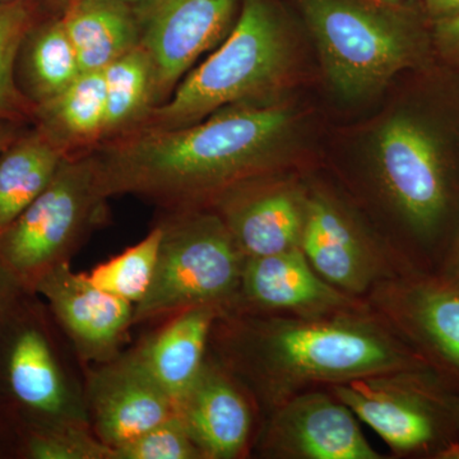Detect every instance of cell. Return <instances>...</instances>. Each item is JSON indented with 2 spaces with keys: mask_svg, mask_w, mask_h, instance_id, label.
Here are the masks:
<instances>
[{
  "mask_svg": "<svg viewBox=\"0 0 459 459\" xmlns=\"http://www.w3.org/2000/svg\"><path fill=\"white\" fill-rule=\"evenodd\" d=\"M291 126L285 108L234 105L179 128L128 133L91 152L105 198L132 195L168 211L190 210L258 177Z\"/></svg>",
  "mask_w": 459,
  "mask_h": 459,
  "instance_id": "1",
  "label": "cell"
},
{
  "mask_svg": "<svg viewBox=\"0 0 459 459\" xmlns=\"http://www.w3.org/2000/svg\"><path fill=\"white\" fill-rule=\"evenodd\" d=\"M291 65V39L276 5L272 0H243L222 44L190 69L137 131L179 128L223 108L263 105L282 89Z\"/></svg>",
  "mask_w": 459,
  "mask_h": 459,
  "instance_id": "2",
  "label": "cell"
},
{
  "mask_svg": "<svg viewBox=\"0 0 459 459\" xmlns=\"http://www.w3.org/2000/svg\"><path fill=\"white\" fill-rule=\"evenodd\" d=\"M332 89L347 101L377 95L421 63L427 42L415 23L355 0H300Z\"/></svg>",
  "mask_w": 459,
  "mask_h": 459,
  "instance_id": "3",
  "label": "cell"
},
{
  "mask_svg": "<svg viewBox=\"0 0 459 459\" xmlns=\"http://www.w3.org/2000/svg\"><path fill=\"white\" fill-rule=\"evenodd\" d=\"M159 225L155 276L134 307L133 323L216 305L238 289L247 258L221 216L198 208L169 211Z\"/></svg>",
  "mask_w": 459,
  "mask_h": 459,
  "instance_id": "4",
  "label": "cell"
},
{
  "mask_svg": "<svg viewBox=\"0 0 459 459\" xmlns=\"http://www.w3.org/2000/svg\"><path fill=\"white\" fill-rule=\"evenodd\" d=\"M107 198L100 190L92 152L68 156L44 192L0 230V268L35 289L99 220Z\"/></svg>",
  "mask_w": 459,
  "mask_h": 459,
  "instance_id": "5",
  "label": "cell"
},
{
  "mask_svg": "<svg viewBox=\"0 0 459 459\" xmlns=\"http://www.w3.org/2000/svg\"><path fill=\"white\" fill-rule=\"evenodd\" d=\"M253 343L265 370L292 382H347L402 369L410 362L385 333L347 319L271 323L259 329Z\"/></svg>",
  "mask_w": 459,
  "mask_h": 459,
  "instance_id": "6",
  "label": "cell"
},
{
  "mask_svg": "<svg viewBox=\"0 0 459 459\" xmlns=\"http://www.w3.org/2000/svg\"><path fill=\"white\" fill-rule=\"evenodd\" d=\"M374 159L402 217L419 234L433 232L448 204L446 160L433 129L413 115H394L377 133Z\"/></svg>",
  "mask_w": 459,
  "mask_h": 459,
  "instance_id": "7",
  "label": "cell"
},
{
  "mask_svg": "<svg viewBox=\"0 0 459 459\" xmlns=\"http://www.w3.org/2000/svg\"><path fill=\"white\" fill-rule=\"evenodd\" d=\"M141 45L156 74L157 102L168 101L202 54L225 40L237 0H137Z\"/></svg>",
  "mask_w": 459,
  "mask_h": 459,
  "instance_id": "8",
  "label": "cell"
},
{
  "mask_svg": "<svg viewBox=\"0 0 459 459\" xmlns=\"http://www.w3.org/2000/svg\"><path fill=\"white\" fill-rule=\"evenodd\" d=\"M96 437L111 449L131 442L175 413L140 350L105 365L90 382Z\"/></svg>",
  "mask_w": 459,
  "mask_h": 459,
  "instance_id": "9",
  "label": "cell"
},
{
  "mask_svg": "<svg viewBox=\"0 0 459 459\" xmlns=\"http://www.w3.org/2000/svg\"><path fill=\"white\" fill-rule=\"evenodd\" d=\"M35 290L49 301L84 359L108 361L114 358L133 325L135 305L101 291L87 273L72 271L68 262L48 272Z\"/></svg>",
  "mask_w": 459,
  "mask_h": 459,
  "instance_id": "10",
  "label": "cell"
},
{
  "mask_svg": "<svg viewBox=\"0 0 459 459\" xmlns=\"http://www.w3.org/2000/svg\"><path fill=\"white\" fill-rule=\"evenodd\" d=\"M272 446L307 459H376L353 412L340 400L312 394L296 397L272 424Z\"/></svg>",
  "mask_w": 459,
  "mask_h": 459,
  "instance_id": "11",
  "label": "cell"
},
{
  "mask_svg": "<svg viewBox=\"0 0 459 459\" xmlns=\"http://www.w3.org/2000/svg\"><path fill=\"white\" fill-rule=\"evenodd\" d=\"M202 457L229 459L243 451L250 433L249 406L219 371L204 367L175 406Z\"/></svg>",
  "mask_w": 459,
  "mask_h": 459,
  "instance_id": "12",
  "label": "cell"
},
{
  "mask_svg": "<svg viewBox=\"0 0 459 459\" xmlns=\"http://www.w3.org/2000/svg\"><path fill=\"white\" fill-rule=\"evenodd\" d=\"M220 205L221 219L246 258L300 247L305 208L285 190H256L241 184L225 193Z\"/></svg>",
  "mask_w": 459,
  "mask_h": 459,
  "instance_id": "13",
  "label": "cell"
},
{
  "mask_svg": "<svg viewBox=\"0 0 459 459\" xmlns=\"http://www.w3.org/2000/svg\"><path fill=\"white\" fill-rule=\"evenodd\" d=\"M240 285L253 303L277 309L323 312L349 301L316 273L301 247L247 258Z\"/></svg>",
  "mask_w": 459,
  "mask_h": 459,
  "instance_id": "14",
  "label": "cell"
},
{
  "mask_svg": "<svg viewBox=\"0 0 459 459\" xmlns=\"http://www.w3.org/2000/svg\"><path fill=\"white\" fill-rule=\"evenodd\" d=\"M81 71H104L141 44L134 4L126 0H69L57 11Z\"/></svg>",
  "mask_w": 459,
  "mask_h": 459,
  "instance_id": "15",
  "label": "cell"
},
{
  "mask_svg": "<svg viewBox=\"0 0 459 459\" xmlns=\"http://www.w3.org/2000/svg\"><path fill=\"white\" fill-rule=\"evenodd\" d=\"M338 400L397 451H411L430 442L435 422L416 395L365 377L336 386Z\"/></svg>",
  "mask_w": 459,
  "mask_h": 459,
  "instance_id": "16",
  "label": "cell"
},
{
  "mask_svg": "<svg viewBox=\"0 0 459 459\" xmlns=\"http://www.w3.org/2000/svg\"><path fill=\"white\" fill-rule=\"evenodd\" d=\"M300 247L322 279L349 291H360L370 264L355 230L333 205L313 199L305 207Z\"/></svg>",
  "mask_w": 459,
  "mask_h": 459,
  "instance_id": "17",
  "label": "cell"
},
{
  "mask_svg": "<svg viewBox=\"0 0 459 459\" xmlns=\"http://www.w3.org/2000/svg\"><path fill=\"white\" fill-rule=\"evenodd\" d=\"M216 305H198L174 314L170 323L141 347L148 369L175 406L204 369L208 334Z\"/></svg>",
  "mask_w": 459,
  "mask_h": 459,
  "instance_id": "18",
  "label": "cell"
},
{
  "mask_svg": "<svg viewBox=\"0 0 459 459\" xmlns=\"http://www.w3.org/2000/svg\"><path fill=\"white\" fill-rule=\"evenodd\" d=\"M104 72H82L74 83L36 107L33 122L69 156L90 152L104 140Z\"/></svg>",
  "mask_w": 459,
  "mask_h": 459,
  "instance_id": "19",
  "label": "cell"
},
{
  "mask_svg": "<svg viewBox=\"0 0 459 459\" xmlns=\"http://www.w3.org/2000/svg\"><path fill=\"white\" fill-rule=\"evenodd\" d=\"M68 156L38 126L23 132L0 155V230L44 192Z\"/></svg>",
  "mask_w": 459,
  "mask_h": 459,
  "instance_id": "20",
  "label": "cell"
},
{
  "mask_svg": "<svg viewBox=\"0 0 459 459\" xmlns=\"http://www.w3.org/2000/svg\"><path fill=\"white\" fill-rule=\"evenodd\" d=\"M21 89L36 107L50 101L82 74L60 17L38 21L20 51Z\"/></svg>",
  "mask_w": 459,
  "mask_h": 459,
  "instance_id": "21",
  "label": "cell"
},
{
  "mask_svg": "<svg viewBox=\"0 0 459 459\" xmlns=\"http://www.w3.org/2000/svg\"><path fill=\"white\" fill-rule=\"evenodd\" d=\"M9 382L18 400L49 416L80 421L49 344L40 332L20 334L9 359Z\"/></svg>",
  "mask_w": 459,
  "mask_h": 459,
  "instance_id": "22",
  "label": "cell"
},
{
  "mask_svg": "<svg viewBox=\"0 0 459 459\" xmlns=\"http://www.w3.org/2000/svg\"><path fill=\"white\" fill-rule=\"evenodd\" d=\"M102 72L107 89L102 142H107L140 129L159 102L155 68L141 44Z\"/></svg>",
  "mask_w": 459,
  "mask_h": 459,
  "instance_id": "23",
  "label": "cell"
},
{
  "mask_svg": "<svg viewBox=\"0 0 459 459\" xmlns=\"http://www.w3.org/2000/svg\"><path fill=\"white\" fill-rule=\"evenodd\" d=\"M38 22L36 0L0 3V117L26 123L36 105L17 82L16 65L27 33Z\"/></svg>",
  "mask_w": 459,
  "mask_h": 459,
  "instance_id": "24",
  "label": "cell"
},
{
  "mask_svg": "<svg viewBox=\"0 0 459 459\" xmlns=\"http://www.w3.org/2000/svg\"><path fill=\"white\" fill-rule=\"evenodd\" d=\"M162 230L157 225L143 240L93 268L87 276L101 291L133 305L146 296L159 261Z\"/></svg>",
  "mask_w": 459,
  "mask_h": 459,
  "instance_id": "25",
  "label": "cell"
},
{
  "mask_svg": "<svg viewBox=\"0 0 459 459\" xmlns=\"http://www.w3.org/2000/svg\"><path fill=\"white\" fill-rule=\"evenodd\" d=\"M413 319L446 360L459 368V291L428 287L415 296Z\"/></svg>",
  "mask_w": 459,
  "mask_h": 459,
  "instance_id": "26",
  "label": "cell"
},
{
  "mask_svg": "<svg viewBox=\"0 0 459 459\" xmlns=\"http://www.w3.org/2000/svg\"><path fill=\"white\" fill-rule=\"evenodd\" d=\"M202 458L192 437L175 411L161 424L113 449V459H195Z\"/></svg>",
  "mask_w": 459,
  "mask_h": 459,
  "instance_id": "27",
  "label": "cell"
},
{
  "mask_svg": "<svg viewBox=\"0 0 459 459\" xmlns=\"http://www.w3.org/2000/svg\"><path fill=\"white\" fill-rule=\"evenodd\" d=\"M29 453L36 459H113V449L87 433L80 421L33 435Z\"/></svg>",
  "mask_w": 459,
  "mask_h": 459,
  "instance_id": "28",
  "label": "cell"
},
{
  "mask_svg": "<svg viewBox=\"0 0 459 459\" xmlns=\"http://www.w3.org/2000/svg\"><path fill=\"white\" fill-rule=\"evenodd\" d=\"M434 41L446 59L459 65V13L434 21Z\"/></svg>",
  "mask_w": 459,
  "mask_h": 459,
  "instance_id": "29",
  "label": "cell"
},
{
  "mask_svg": "<svg viewBox=\"0 0 459 459\" xmlns=\"http://www.w3.org/2000/svg\"><path fill=\"white\" fill-rule=\"evenodd\" d=\"M425 9L433 21L459 13V0H425Z\"/></svg>",
  "mask_w": 459,
  "mask_h": 459,
  "instance_id": "30",
  "label": "cell"
},
{
  "mask_svg": "<svg viewBox=\"0 0 459 459\" xmlns=\"http://www.w3.org/2000/svg\"><path fill=\"white\" fill-rule=\"evenodd\" d=\"M22 123L0 117V155L23 133Z\"/></svg>",
  "mask_w": 459,
  "mask_h": 459,
  "instance_id": "31",
  "label": "cell"
},
{
  "mask_svg": "<svg viewBox=\"0 0 459 459\" xmlns=\"http://www.w3.org/2000/svg\"><path fill=\"white\" fill-rule=\"evenodd\" d=\"M440 458L459 459V444H452L446 451L440 453Z\"/></svg>",
  "mask_w": 459,
  "mask_h": 459,
  "instance_id": "32",
  "label": "cell"
},
{
  "mask_svg": "<svg viewBox=\"0 0 459 459\" xmlns=\"http://www.w3.org/2000/svg\"><path fill=\"white\" fill-rule=\"evenodd\" d=\"M66 2H69V0H47L48 4L51 5L53 8H56V11H59V9L62 8ZM126 2L134 3L137 2V0H126Z\"/></svg>",
  "mask_w": 459,
  "mask_h": 459,
  "instance_id": "33",
  "label": "cell"
},
{
  "mask_svg": "<svg viewBox=\"0 0 459 459\" xmlns=\"http://www.w3.org/2000/svg\"><path fill=\"white\" fill-rule=\"evenodd\" d=\"M453 264H455V273H457L459 277V243L457 247V252H455V263H453Z\"/></svg>",
  "mask_w": 459,
  "mask_h": 459,
  "instance_id": "34",
  "label": "cell"
},
{
  "mask_svg": "<svg viewBox=\"0 0 459 459\" xmlns=\"http://www.w3.org/2000/svg\"><path fill=\"white\" fill-rule=\"evenodd\" d=\"M373 2L379 3V4H394V3L404 2V0H373Z\"/></svg>",
  "mask_w": 459,
  "mask_h": 459,
  "instance_id": "35",
  "label": "cell"
},
{
  "mask_svg": "<svg viewBox=\"0 0 459 459\" xmlns=\"http://www.w3.org/2000/svg\"><path fill=\"white\" fill-rule=\"evenodd\" d=\"M11 2V0H0V3Z\"/></svg>",
  "mask_w": 459,
  "mask_h": 459,
  "instance_id": "36",
  "label": "cell"
}]
</instances>
